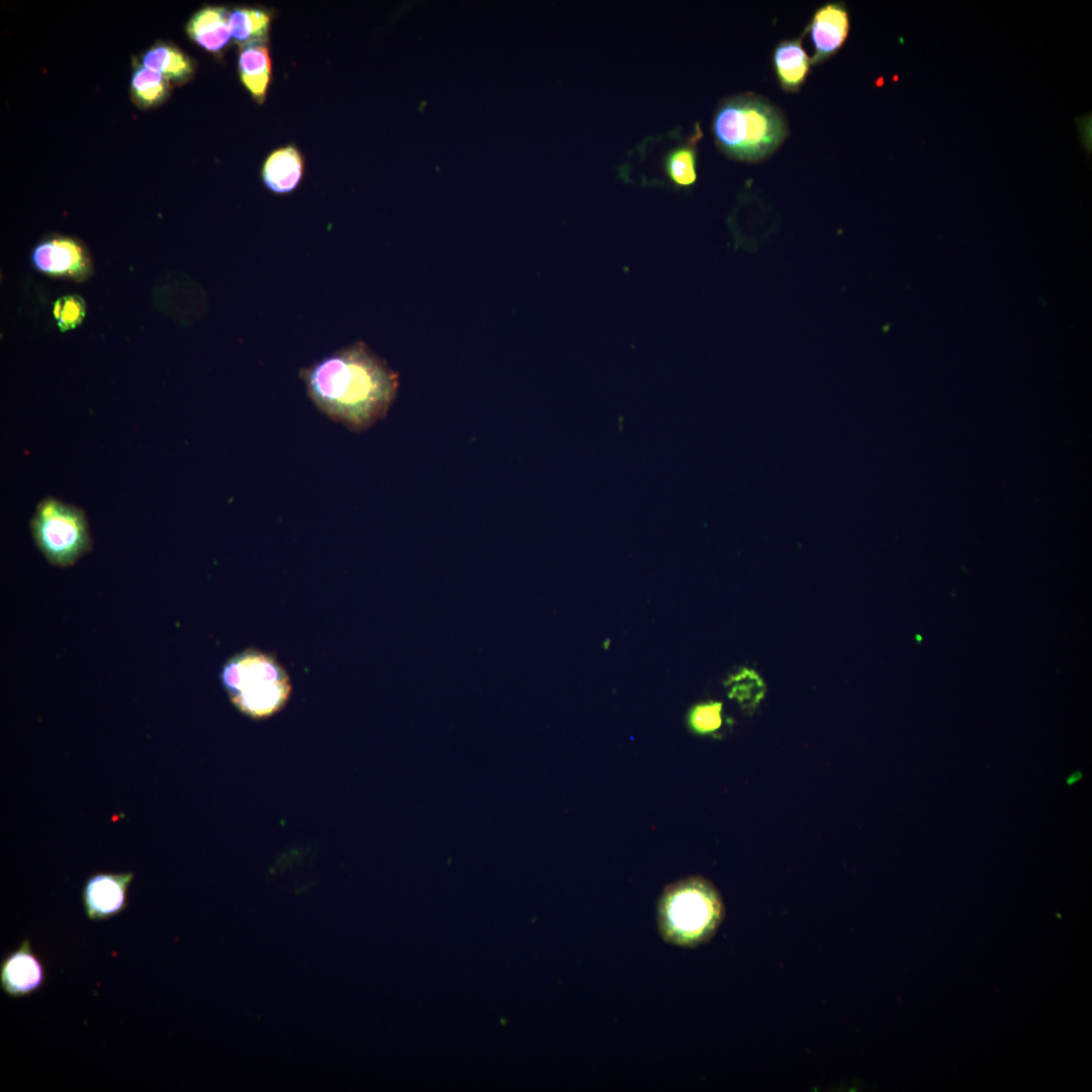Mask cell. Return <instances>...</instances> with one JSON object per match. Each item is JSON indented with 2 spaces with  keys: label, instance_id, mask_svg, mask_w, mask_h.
Masks as SVG:
<instances>
[{
  "label": "cell",
  "instance_id": "cell-1",
  "mask_svg": "<svg viewBox=\"0 0 1092 1092\" xmlns=\"http://www.w3.org/2000/svg\"><path fill=\"white\" fill-rule=\"evenodd\" d=\"M299 377L323 415L357 433L387 416L399 387L398 374L362 341L301 368Z\"/></svg>",
  "mask_w": 1092,
  "mask_h": 1092
},
{
  "label": "cell",
  "instance_id": "cell-2",
  "mask_svg": "<svg viewBox=\"0 0 1092 1092\" xmlns=\"http://www.w3.org/2000/svg\"><path fill=\"white\" fill-rule=\"evenodd\" d=\"M724 904L715 886L703 877L669 884L657 905V925L668 943L694 947L709 941L724 918Z\"/></svg>",
  "mask_w": 1092,
  "mask_h": 1092
},
{
  "label": "cell",
  "instance_id": "cell-3",
  "mask_svg": "<svg viewBox=\"0 0 1092 1092\" xmlns=\"http://www.w3.org/2000/svg\"><path fill=\"white\" fill-rule=\"evenodd\" d=\"M713 132L727 155L755 162L779 148L787 135V123L781 112L761 98L737 96L718 108Z\"/></svg>",
  "mask_w": 1092,
  "mask_h": 1092
},
{
  "label": "cell",
  "instance_id": "cell-4",
  "mask_svg": "<svg viewBox=\"0 0 1092 1092\" xmlns=\"http://www.w3.org/2000/svg\"><path fill=\"white\" fill-rule=\"evenodd\" d=\"M220 681L234 707L254 720L280 712L291 694L284 667L273 655L255 648L230 657L220 670Z\"/></svg>",
  "mask_w": 1092,
  "mask_h": 1092
},
{
  "label": "cell",
  "instance_id": "cell-5",
  "mask_svg": "<svg viewBox=\"0 0 1092 1092\" xmlns=\"http://www.w3.org/2000/svg\"><path fill=\"white\" fill-rule=\"evenodd\" d=\"M30 531L36 547L54 566H71L92 548L84 511L52 496L36 506Z\"/></svg>",
  "mask_w": 1092,
  "mask_h": 1092
},
{
  "label": "cell",
  "instance_id": "cell-6",
  "mask_svg": "<svg viewBox=\"0 0 1092 1092\" xmlns=\"http://www.w3.org/2000/svg\"><path fill=\"white\" fill-rule=\"evenodd\" d=\"M132 872L90 875L82 888L81 898L89 920L101 921L120 914L127 907L128 888Z\"/></svg>",
  "mask_w": 1092,
  "mask_h": 1092
},
{
  "label": "cell",
  "instance_id": "cell-7",
  "mask_svg": "<svg viewBox=\"0 0 1092 1092\" xmlns=\"http://www.w3.org/2000/svg\"><path fill=\"white\" fill-rule=\"evenodd\" d=\"M34 267L50 276L84 280L92 270L86 250L67 237H53L36 245L32 252Z\"/></svg>",
  "mask_w": 1092,
  "mask_h": 1092
},
{
  "label": "cell",
  "instance_id": "cell-8",
  "mask_svg": "<svg viewBox=\"0 0 1092 1092\" xmlns=\"http://www.w3.org/2000/svg\"><path fill=\"white\" fill-rule=\"evenodd\" d=\"M46 978V967L33 951L29 938H24L1 961L0 987L7 996L30 995L42 987Z\"/></svg>",
  "mask_w": 1092,
  "mask_h": 1092
},
{
  "label": "cell",
  "instance_id": "cell-9",
  "mask_svg": "<svg viewBox=\"0 0 1092 1092\" xmlns=\"http://www.w3.org/2000/svg\"><path fill=\"white\" fill-rule=\"evenodd\" d=\"M814 47L812 63H820L834 55L844 43L849 31V17L841 3L819 7L808 26Z\"/></svg>",
  "mask_w": 1092,
  "mask_h": 1092
},
{
  "label": "cell",
  "instance_id": "cell-10",
  "mask_svg": "<svg viewBox=\"0 0 1092 1092\" xmlns=\"http://www.w3.org/2000/svg\"><path fill=\"white\" fill-rule=\"evenodd\" d=\"M812 61L800 39L780 42L772 54V65L781 86L786 91H797L807 79Z\"/></svg>",
  "mask_w": 1092,
  "mask_h": 1092
},
{
  "label": "cell",
  "instance_id": "cell-11",
  "mask_svg": "<svg viewBox=\"0 0 1092 1092\" xmlns=\"http://www.w3.org/2000/svg\"><path fill=\"white\" fill-rule=\"evenodd\" d=\"M231 13L222 7H205L195 13L188 25L189 36L209 52H218L229 42Z\"/></svg>",
  "mask_w": 1092,
  "mask_h": 1092
},
{
  "label": "cell",
  "instance_id": "cell-12",
  "mask_svg": "<svg viewBox=\"0 0 1092 1092\" xmlns=\"http://www.w3.org/2000/svg\"><path fill=\"white\" fill-rule=\"evenodd\" d=\"M303 170V162L298 151L286 147L273 152L263 166L262 177L265 185L275 193H288L298 185Z\"/></svg>",
  "mask_w": 1092,
  "mask_h": 1092
},
{
  "label": "cell",
  "instance_id": "cell-13",
  "mask_svg": "<svg viewBox=\"0 0 1092 1092\" xmlns=\"http://www.w3.org/2000/svg\"><path fill=\"white\" fill-rule=\"evenodd\" d=\"M239 70L245 87L256 100L262 102L271 78V59L264 41L242 47Z\"/></svg>",
  "mask_w": 1092,
  "mask_h": 1092
},
{
  "label": "cell",
  "instance_id": "cell-14",
  "mask_svg": "<svg viewBox=\"0 0 1092 1092\" xmlns=\"http://www.w3.org/2000/svg\"><path fill=\"white\" fill-rule=\"evenodd\" d=\"M271 17L260 9L239 8L230 15V28L232 37L242 47L254 42L264 41Z\"/></svg>",
  "mask_w": 1092,
  "mask_h": 1092
},
{
  "label": "cell",
  "instance_id": "cell-15",
  "mask_svg": "<svg viewBox=\"0 0 1092 1092\" xmlns=\"http://www.w3.org/2000/svg\"><path fill=\"white\" fill-rule=\"evenodd\" d=\"M143 64L168 80H183L192 72L190 60L177 49L165 44L150 49L143 58Z\"/></svg>",
  "mask_w": 1092,
  "mask_h": 1092
},
{
  "label": "cell",
  "instance_id": "cell-16",
  "mask_svg": "<svg viewBox=\"0 0 1092 1092\" xmlns=\"http://www.w3.org/2000/svg\"><path fill=\"white\" fill-rule=\"evenodd\" d=\"M725 687L728 697L744 710H753L765 693L762 678L749 668H741L730 674Z\"/></svg>",
  "mask_w": 1092,
  "mask_h": 1092
},
{
  "label": "cell",
  "instance_id": "cell-17",
  "mask_svg": "<svg viewBox=\"0 0 1092 1092\" xmlns=\"http://www.w3.org/2000/svg\"><path fill=\"white\" fill-rule=\"evenodd\" d=\"M665 172L669 180L679 188H689L697 181V156L694 148L680 147L665 159Z\"/></svg>",
  "mask_w": 1092,
  "mask_h": 1092
},
{
  "label": "cell",
  "instance_id": "cell-18",
  "mask_svg": "<svg viewBox=\"0 0 1092 1092\" xmlns=\"http://www.w3.org/2000/svg\"><path fill=\"white\" fill-rule=\"evenodd\" d=\"M131 88L135 100L144 106H150L166 96L168 79L158 72L142 67L132 76Z\"/></svg>",
  "mask_w": 1092,
  "mask_h": 1092
},
{
  "label": "cell",
  "instance_id": "cell-19",
  "mask_svg": "<svg viewBox=\"0 0 1092 1092\" xmlns=\"http://www.w3.org/2000/svg\"><path fill=\"white\" fill-rule=\"evenodd\" d=\"M723 724V705L720 702L708 701L691 708L688 714V725L692 731L699 735H709L718 731Z\"/></svg>",
  "mask_w": 1092,
  "mask_h": 1092
},
{
  "label": "cell",
  "instance_id": "cell-20",
  "mask_svg": "<svg viewBox=\"0 0 1092 1092\" xmlns=\"http://www.w3.org/2000/svg\"><path fill=\"white\" fill-rule=\"evenodd\" d=\"M53 312L59 329L68 331L82 323L86 314V305L79 295H65L55 301Z\"/></svg>",
  "mask_w": 1092,
  "mask_h": 1092
},
{
  "label": "cell",
  "instance_id": "cell-21",
  "mask_svg": "<svg viewBox=\"0 0 1092 1092\" xmlns=\"http://www.w3.org/2000/svg\"><path fill=\"white\" fill-rule=\"evenodd\" d=\"M1083 125H1084L1083 131H1082L1083 132V140L1085 142L1086 148L1090 150L1091 149V118L1090 117H1089V119L1085 118V123Z\"/></svg>",
  "mask_w": 1092,
  "mask_h": 1092
},
{
  "label": "cell",
  "instance_id": "cell-22",
  "mask_svg": "<svg viewBox=\"0 0 1092 1092\" xmlns=\"http://www.w3.org/2000/svg\"><path fill=\"white\" fill-rule=\"evenodd\" d=\"M1081 777H1082L1081 772L1077 771V772L1073 774L1071 777H1069L1067 783L1069 785H1072V784L1076 783L1077 781H1079L1081 779Z\"/></svg>",
  "mask_w": 1092,
  "mask_h": 1092
}]
</instances>
